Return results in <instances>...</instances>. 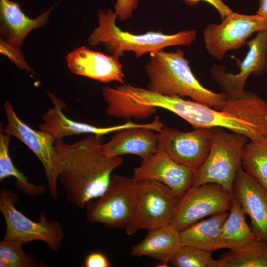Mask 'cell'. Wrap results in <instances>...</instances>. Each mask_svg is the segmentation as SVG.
I'll return each instance as SVG.
<instances>
[{
  "label": "cell",
  "mask_w": 267,
  "mask_h": 267,
  "mask_svg": "<svg viewBox=\"0 0 267 267\" xmlns=\"http://www.w3.org/2000/svg\"><path fill=\"white\" fill-rule=\"evenodd\" d=\"M103 136L90 134L72 144L56 140L59 161L58 181L66 201L81 209L104 193L112 172L123 163L121 156L102 154Z\"/></svg>",
  "instance_id": "obj_1"
},
{
  "label": "cell",
  "mask_w": 267,
  "mask_h": 267,
  "mask_svg": "<svg viewBox=\"0 0 267 267\" xmlns=\"http://www.w3.org/2000/svg\"><path fill=\"white\" fill-rule=\"evenodd\" d=\"M148 89L164 95L188 97L192 100L217 110L225 106L227 95L204 87L192 72L184 52L163 50L151 52L145 66Z\"/></svg>",
  "instance_id": "obj_2"
},
{
  "label": "cell",
  "mask_w": 267,
  "mask_h": 267,
  "mask_svg": "<svg viewBox=\"0 0 267 267\" xmlns=\"http://www.w3.org/2000/svg\"><path fill=\"white\" fill-rule=\"evenodd\" d=\"M97 16L98 26L88 38V43L93 46L103 44L108 51L118 58L125 51H133L135 57L138 58L147 53L169 46H189L197 37V31L194 29L184 30L173 34L152 31L141 34H133L117 26L114 10H100Z\"/></svg>",
  "instance_id": "obj_3"
},
{
  "label": "cell",
  "mask_w": 267,
  "mask_h": 267,
  "mask_svg": "<svg viewBox=\"0 0 267 267\" xmlns=\"http://www.w3.org/2000/svg\"><path fill=\"white\" fill-rule=\"evenodd\" d=\"M222 127L212 128L210 150L203 164L194 172L192 186L216 183L233 193L235 177L242 166L244 135Z\"/></svg>",
  "instance_id": "obj_4"
},
{
  "label": "cell",
  "mask_w": 267,
  "mask_h": 267,
  "mask_svg": "<svg viewBox=\"0 0 267 267\" xmlns=\"http://www.w3.org/2000/svg\"><path fill=\"white\" fill-rule=\"evenodd\" d=\"M138 199L137 181L133 178L113 174L103 195L86 203V219L108 228L125 229L134 218Z\"/></svg>",
  "instance_id": "obj_5"
},
{
  "label": "cell",
  "mask_w": 267,
  "mask_h": 267,
  "mask_svg": "<svg viewBox=\"0 0 267 267\" xmlns=\"http://www.w3.org/2000/svg\"><path fill=\"white\" fill-rule=\"evenodd\" d=\"M18 195L12 190H0V211L5 223L4 239L14 240L23 244L34 241H43L52 251H59L65 234L60 222L48 219L45 214H40L39 220L34 221L16 207Z\"/></svg>",
  "instance_id": "obj_6"
},
{
  "label": "cell",
  "mask_w": 267,
  "mask_h": 267,
  "mask_svg": "<svg viewBox=\"0 0 267 267\" xmlns=\"http://www.w3.org/2000/svg\"><path fill=\"white\" fill-rule=\"evenodd\" d=\"M138 199L134 218L125 228L132 235L140 230H151L171 224L179 198L163 184L137 181Z\"/></svg>",
  "instance_id": "obj_7"
},
{
  "label": "cell",
  "mask_w": 267,
  "mask_h": 267,
  "mask_svg": "<svg viewBox=\"0 0 267 267\" xmlns=\"http://www.w3.org/2000/svg\"><path fill=\"white\" fill-rule=\"evenodd\" d=\"M234 198L216 183L191 186L179 198L170 225L181 231L207 216L229 211Z\"/></svg>",
  "instance_id": "obj_8"
},
{
  "label": "cell",
  "mask_w": 267,
  "mask_h": 267,
  "mask_svg": "<svg viewBox=\"0 0 267 267\" xmlns=\"http://www.w3.org/2000/svg\"><path fill=\"white\" fill-rule=\"evenodd\" d=\"M3 108L7 120V126L3 128V130L23 143L41 162L45 171L49 194L57 201L59 197V189L56 140L49 133L34 130L22 121L9 101H5Z\"/></svg>",
  "instance_id": "obj_9"
},
{
  "label": "cell",
  "mask_w": 267,
  "mask_h": 267,
  "mask_svg": "<svg viewBox=\"0 0 267 267\" xmlns=\"http://www.w3.org/2000/svg\"><path fill=\"white\" fill-rule=\"evenodd\" d=\"M267 28V18L233 12L220 24L211 23L203 31L205 47L214 59L222 60L226 53L240 48L254 32Z\"/></svg>",
  "instance_id": "obj_10"
},
{
  "label": "cell",
  "mask_w": 267,
  "mask_h": 267,
  "mask_svg": "<svg viewBox=\"0 0 267 267\" xmlns=\"http://www.w3.org/2000/svg\"><path fill=\"white\" fill-rule=\"evenodd\" d=\"M248 51L241 60L235 58L239 72H227L224 66L214 64L211 75L219 87L228 96L242 95L246 80L251 74L261 76L267 73V28L257 32L256 36L246 43Z\"/></svg>",
  "instance_id": "obj_11"
},
{
  "label": "cell",
  "mask_w": 267,
  "mask_h": 267,
  "mask_svg": "<svg viewBox=\"0 0 267 267\" xmlns=\"http://www.w3.org/2000/svg\"><path fill=\"white\" fill-rule=\"evenodd\" d=\"M158 148L177 163L197 170L206 159L211 147L212 128H194L183 132L165 126L157 132Z\"/></svg>",
  "instance_id": "obj_12"
},
{
  "label": "cell",
  "mask_w": 267,
  "mask_h": 267,
  "mask_svg": "<svg viewBox=\"0 0 267 267\" xmlns=\"http://www.w3.org/2000/svg\"><path fill=\"white\" fill-rule=\"evenodd\" d=\"M141 160L134 169L132 178L136 181L161 183L179 198L192 185L194 171L177 163L161 149L158 148L156 153Z\"/></svg>",
  "instance_id": "obj_13"
},
{
  "label": "cell",
  "mask_w": 267,
  "mask_h": 267,
  "mask_svg": "<svg viewBox=\"0 0 267 267\" xmlns=\"http://www.w3.org/2000/svg\"><path fill=\"white\" fill-rule=\"evenodd\" d=\"M54 107L48 109L42 116L43 122L39 125L40 130L50 134L56 140L64 137L88 134L104 136L110 133L131 127H146L153 129L154 123H136L131 121L122 124L109 127H98L72 120L63 112L66 104L53 94L48 93Z\"/></svg>",
  "instance_id": "obj_14"
},
{
  "label": "cell",
  "mask_w": 267,
  "mask_h": 267,
  "mask_svg": "<svg viewBox=\"0 0 267 267\" xmlns=\"http://www.w3.org/2000/svg\"><path fill=\"white\" fill-rule=\"evenodd\" d=\"M233 193L250 217L251 228L257 238L267 244V190L241 166L235 177Z\"/></svg>",
  "instance_id": "obj_15"
},
{
  "label": "cell",
  "mask_w": 267,
  "mask_h": 267,
  "mask_svg": "<svg viewBox=\"0 0 267 267\" xmlns=\"http://www.w3.org/2000/svg\"><path fill=\"white\" fill-rule=\"evenodd\" d=\"M52 7L32 19L22 11L18 3L0 0V51L12 50L21 52L20 48L28 34L45 25Z\"/></svg>",
  "instance_id": "obj_16"
},
{
  "label": "cell",
  "mask_w": 267,
  "mask_h": 267,
  "mask_svg": "<svg viewBox=\"0 0 267 267\" xmlns=\"http://www.w3.org/2000/svg\"><path fill=\"white\" fill-rule=\"evenodd\" d=\"M118 57L81 47L68 54L66 60L70 70L76 75L103 83H124L122 66Z\"/></svg>",
  "instance_id": "obj_17"
},
{
  "label": "cell",
  "mask_w": 267,
  "mask_h": 267,
  "mask_svg": "<svg viewBox=\"0 0 267 267\" xmlns=\"http://www.w3.org/2000/svg\"><path fill=\"white\" fill-rule=\"evenodd\" d=\"M157 132L146 127H131L116 132L111 139L102 145V154L106 157L131 154L141 160L158 150Z\"/></svg>",
  "instance_id": "obj_18"
},
{
  "label": "cell",
  "mask_w": 267,
  "mask_h": 267,
  "mask_svg": "<svg viewBox=\"0 0 267 267\" xmlns=\"http://www.w3.org/2000/svg\"><path fill=\"white\" fill-rule=\"evenodd\" d=\"M180 231L169 225L149 230L144 239L131 249L133 257L148 256L167 266L180 246Z\"/></svg>",
  "instance_id": "obj_19"
},
{
  "label": "cell",
  "mask_w": 267,
  "mask_h": 267,
  "mask_svg": "<svg viewBox=\"0 0 267 267\" xmlns=\"http://www.w3.org/2000/svg\"><path fill=\"white\" fill-rule=\"evenodd\" d=\"M229 212V211L212 215L180 231L181 245L211 252L223 248L222 229Z\"/></svg>",
  "instance_id": "obj_20"
},
{
  "label": "cell",
  "mask_w": 267,
  "mask_h": 267,
  "mask_svg": "<svg viewBox=\"0 0 267 267\" xmlns=\"http://www.w3.org/2000/svg\"><path fill=\"white\" fill-rule=\"evenodd\" d=\"M245 215L238 201L234 197L222 229L223 248L229 250L242 248L257 239L246 222Z\"/></svg>",
  "instance_id": "obj_21"
},
{
  "label": "cell",
  "mask_w": 267,
  "mask_h": 267,
  "mask_svg": "<svg viewBox=\"0 0 267 267\" xmlns=\"http://www.w3.org/2000/svg\"><path fill=\"white\" fill-rule=\"evenodd\" d=\"M208 267H267V244L257 239L244 247L230 250L218 259H212Z\"/></svg>",
  "instance_id": "obj_22"
},
{
  "label": "cell",
  "mask_w": 267,
  "mask_h": 267,
  "mask_svg": "<svg viewBox=\"0 0 267 267\" xmlns=\"http://www.w3.org/2000/svg\"><path fill=\"white\" fill-rule=\"evenodd\" d=\"M11 135L0 126V181L9 177L16 178V188L24 195L34 197L43 194L44 187L36 185L28 181V178L14 165L10 156L9 146Z\"/></svg>",
  "instance_id": "obj_23"
},
{
  "label": "cell",
  "mask_w": 267,
  "mask_h": 267,
  "mask_svg": "<svg viewBox=\"0 0 267 267\" xmlns=\"http://www.w3.org/2000/svg\"><path fill=\"white\" fill-rule=\"evenodd\" d=\"M241 166L267 190V137L249 140L244 146Z\"/></svg>",
  "instance_id": "obj_24"
},
{
  "label": "cell",
  "mask_w": 267,
  "mask_h": 267,
  "mask_svg": "<svg viewBox=\"0 0 267 267\" xmlns=\"http://www.w3.org/2000/svg\"><path fill=\"white\" fill-rule=\"evenodd\" d=\"M20 242L3 239L0 241V267H38L37 261L23 250Z\"/></svg>",
  "instance_id": "obj_25"
},
{
  "label": "cell",
  "mask_w": 267,
  "mask_h": 267,
  "mask_svg": "<svg viewBox=\"0 0 267 267\" xmlns=\"http://www.w3.org/2000/svg\"><path fill=\"white\" fill-rule=\"evenodd\" d=\"M212 260L211 252L181 245L169 263L175 267H208Z\"/></svg>",
  "instance_id": "obj_26"
},
{
  "label": "cell",
  "mask_w": 267,
  "mask_h": 267,
  "mask_svg": "<svg viewBox=\"0 0 267 267\" xmlns=\"http://www.w3.org/2000/svg\"><path fill=\"white\" fill-rule=\"evenodd\" d=\"M138 4L139 0H116L114 10L117 19L123 21L130 18Z\"/></svg>",
  "instance_id": "obj_27"
},
{
  "label": "cell",
  "mask_w": 267,
  "mask_h": 267,
  "mask_svg": "<svg viewBox=\"0 0 267 267\" xmlns=\"http://www.w3.org/2000/svg\"><path fill=\"white\" fill-rule=\"evenodd\" d=\"M183 1L190 6L196 5L200 1L207 2L216 9L222 20L234 12L222 0H183Z\"/></svg>",
  "instance_id": "obj_28"
},
{
  "label": "cell",
  "mask_w": 267,
  "mask_h": 267,
  "mask_svg": "<svg viewBox=\"0 0 267 267\" xmlns=\"http://www.w3.org/2000/svg\"><path fill=\"white\" fill-rule=\"evenodd\" d=\"M86 267H109L111 263L103 253L93 252L89 254L84 261Z\"/></svg>",
  "instance_id": "obj_29"
},
{
  "label": "cell",
  "mask_w": 267,
  "mask_h": 267,
  "mask_svg": "<svg viewBox=\"0 0 267 267\" xmlns=\"http://www.w3.org/2000/svg\"><path fill=\"white\" fill-rule=\"evenodd\" d=\"M256 14L267 18V0H259V7Z\"/></svg>",
  "instance_id": "obj_30"
},
{
  "label": "cell",
  "mask_w": 267,
  "mask_h": 267,
  "mask_svg": "<svg viewBox=\"0 0 267 267\" xmlns=\"http://www.w3.org/2000/svg\"><path fill=\"white\" fill-rule=\"evenodd\" d=\"M266 124L267 125V115L266 118Z\"/></svg>",
  "instance_id": "obj_31"
}]
</instances>
